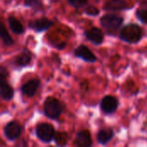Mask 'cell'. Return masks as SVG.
I'll return each instance as SVG.
<instances>
[{
  "mask_svg": "<svg viewBox=\"0 0 147 147\" xmlns=\"http://www.w3.org/2000/svg\"><path fill=\"white\" fill-rule=\"evenodd\" d=\"M142 28L139 25L134 23H130L124 26L120 32L121 40L129 44L138 43L142 39Z\"/></svg>",
  "mask_w": 147,
  "mask_h": 147,
  "instance_id": "obj_1",
  "label": "cell"
},
{
  "mask_svg": "<svg viewBox=\"0 0 147 147\" xmlns=\"http://www.w3.org/2000/svg\"><path fill=\"white\" fill-rule=\"evenodd\" d=\"M124 19L115 14H105L100 18L101 26L106 30L108 34L115 35L117 30L121 27Z\"/></svg>",
  "mask_w": 147,
  "mask_h": 147,
  "instance_id": "obj_2",
  "label": "cell"
},
{
  "mask_svg": "<svg viewBox=\"0 0 147 147\" xmlns=\"http://www.w3.org/2000/svg\"><path fill=\"white\" fill-rule=\"evenodd\" d=\"M43 112L47 118L51 120H57L63 112L62 103L58 99L49 96L44 102Z\"/></svg>",
  "mask_w": 147,
  "mask_h": 147,
  "instance_id": "obj_3",
  "label": "cell"
},
{
  "mask_svg": "<svg viewBox=\"0 0 147 147\" xmlns=\"http://www.w3.org/2000/svg\"><path fill=\"white\" fill-rule=\"evenodd\" d=\"M55 130L51 124L48 123H40L35 127V135L36 137L43 143L48 144L52 142L54 139Z\"/></svg>",
  "mask_w": 147,
  "mask_h": 147,
  "instance_id": "obj_4",
  "label": "cell"
},
{
  "mask_svg": "<svg viewBox=\"0 0 147 147\" xmlns=\"http://www.w3.org/2000/svg\"><path fill=\"white\" fill-rule=\"evenodd\" d=\"M22 133V127L20 123H18L16 121H12L8 122L4 128H3V134L7 140L9 141H13L17 140Z\"/></svg>",
  "mask_w": 147,
  "mask_h": 147,
  "instance_id": "obj_5",
  "label": "cell"
},
{
  "mask_svg": "<svg viewBox=\"0 0 147 147\" xmlns=\"http://www.w3.org/2000/svg\"><path fill=\"white\" fill-rule=\"evenodd\" d=\"M119 106V101L116 97L113 96H104L100 103V109L102 112L105 115H112L114 114Z\"/></svg>",
  "mask_w": 147,
  "mask_h": 147,
  "instance_id": "obj_6",
  "label": "cell"
},
{
  "mask_svg": "<svg viewBox=\"0 0 147 147\" xmlns=\"http://www.w3.org/2000/svg\"><path fill=\"white\" fill-rule=\"evenodd\" d=\"M53 25V22L46 17L31 20L28 22V28L37 33L45 32L48 30Z\"/></svg>",
  "mask_w": 147,
  "mask_h": 147,
  "instance_id": "obj_7",
  "label": "cell"
},
{
  "mask_svg": "<svg viewBox=\"0 0 147 147\" xmlns=\"http://www.w3.org/2000/svg\"><path fill=\"white\" fill-rule=\"evenodd\" d=\"M133 8L127 0H107L103 5V9L106 11H122Z\"/></svg>",
  "mask_w": 147,
  "mask_h": 147,
  "instance_id": "obj_8",
  "label": "cell"
},
{
  "mask_svg": "<svg viewBox=\"0 0 147 147\" xmlns=\"http://www.w3.org/2000/svg\"><path fill=\"white\" fill-rule=\"evenodd\" d=\"M74 55L78 58L83 59L85 62L89 63H94L97 60L96 55L90 51V48H88L84 45H80L78 46L75 50H74Z\"/></svg>",
  "mask_w": 147,
  "mask_h": 147,
  "instance_id": "obj_9",
  "label": "cell"
},
{
  "mask_svg": "<svg viewBox=\"0 0 147 147\" xmlns=\"http://www.w3.org/2000/svg\"><path fill=\"white\" fill-rule=\"evenodd\" d=\"M84 36L88 40L92 42L94 45L99 46L101 45L104 40V35L103 32L98 28H91L90 29H87L84 31Z\"/></svg>",
  "mask_w": 147,
  "mask_h": 147,
  "instance_id": "obj_10",
  "label": "cell"
},
{
  "mask_svg": "<svg viewBox=\"0 0 147 147\" xmlns=\"http://www.w3.org/2000/svg\"><path fill=\"white\" fill-rule=\"evenodd\" d=\"M73 145L77 147H90L93 145L90 133L88 130H83L76 134Z\"/></svg>",
  "mask_w": 147,
  "mask_h": 147,
  "instance_id": "obj_11",
  "label": "cell"
},
{
  "mask_svg": "<svg viewBox=\"0 0 147 147\" xmlns=\"http://www.w3.org/2000/svg\"><path fill=\"white\" fill-rule=\"evenodd\" d=\"M40 81L39 79H30L21 87V92L28 97H32L35 95L36 91L40 88Z\"/></svg>",
  "mask_w": 147,
  "mask_h": 147,
  "instance_id": "obj_12",
  "label": "cell"
},
{
  "mask_svg": "<svg viewBox=\"0 0 147 147\" xmlns=\"http://www.w3.org/2000/svg\"><path fill=\"white\" fill-rule=\"evenodd\" d=\"M32 61V53L28 49H24L15 59V65L20 68L26 67L30 65Z\"/></svg>",
  "mask_w": 147,
  "mask_h": 147,
  "instance_id": "obj_13",
  "label": "cell"
},
{
  "mask_svg": "<svg viewBox=\"0 0 147 147\" xmlns=\"http://www.w3.org/2000/svg\"><path fill=\"white\" fill-rule=\"evenodd\" d=\"M0 95L4 101H10L14 96V90L5 79H0Z\"/></svg>",
  "mask_w": 147,
  "mask_h": 147,
  "instance_id": "obj_14",
  "label": "cell"
},
{
  "mask_svg": "<svg viewBox=\"0 0 147 147\" xmlns=\"http://www.w3.org/2000/svg\"><path fill=\"white\" fill-rule=\"evenodd\" d=\"M115 136V133L111 128L102 129L97 133L96 140L100 145H107Z\"/></svg>",
  "mask_w": 147,
  "mask_h": 147,
  "instance_id": "obj_15",
  "label": "cell"
},
{
  "mask_svg": "<svg viewBox=\"0 0 147 147\" xmlns=\"http://www.w3.org/2000/svg\"><path fill=\"white\" fill-rule=\"evenodd\" d=\"M7 21H8V24H9V27L10 30L15 34H22L24 33L25 28H24L23 25L16 17H14V16H9Z\"/></svg>",
  "mask_w": 147,
  "mask_h": 147,
  "instance_id": "obj_16",
  "label": "cell"
},
{
  "mask_svg": "<svg viewBox=\"0 0 147 147\" xmlns=\"http://www.w3.org/2000/svg\"><path fill=\"white\" fill-rule=\"evenodd\" d=\"M0 36H1V40L4 46H8L10 47L12 46L15 42L14 40L11 38V36L9 35V34L8 33L5 26L3 23H1V28H0Z\"/></svg>",
  "mask_w": 147,
  "mask_h": 147,
  "instance_id": "obj_17",
  "label": "cell"
},
{
  "mask_svg": "<svg viewBox=\"0 0 147 147\" xmlns=\"http://www.w3.org/2000/svg\"><path fill=\"white\" fill-rule=\"evenodd\" d=\"M24 5L34 11H41L43 9V3L41 0H23Z\"/></svg>",
  "mask_w": 147,
  "mask_h": 147,
  "instance_id": "obj_18",
  "label": "cell"
},
{
  "mask_svg": "<svg viewBox=\"0 0 147 147\" xmlns=\"http://www.w3.org/2000/svg\"><path fill=\"white\" fill-rule=\"evenodd\" d=\"M55 144L59 146H65L67 145L68 142V135L65 133L56 132L53 139Z\"/></svg>",
  "mask_w": 147,
  "mask_h": 147,
  "instance_id": "obj_19",
  "label": "cell"
},
{
  "mask_svg": "<svg viewBox=\"0 0 147 147\" xmlns=\"http://www.w3.org/2000/svg\"><path fill=\"white\" fill-rule=\"evenodd\" d=\"M136 17L144 24H147V9H140L135 13Z\"/></svg>",
  "mask_w": 147,
  "mask_h": 147,
  "instance_id": "obj_20",
  "label": "cell"
},
{
  "mask_svg": "<svg viewBox=\"0 0 147 147\" xmlns=\"http://www.w3.org/2000/svg\"><path fill=\"white\" fill-rule=\"evenodd\" d=\"M84 13L89 16H97L100 14V10L95 6H88L84 9Z\"/></svg>",
  "mask_w": 147,
  "mask_h": 147,
  "instance_id": "obj_21",
  "label": "cell"
},
{
  "mask_svg": "<svg viewBox=\"0 0 147 147\" xmlns=\"http://www.w3.org/2000/svg\"><path fill=\"white\" fill-rule=\"evenodd\" d=\"M67 1L70 5H71L72 7H74L76 9L82 8V7L85 6L88 3V0H67Z\"/></svg>",
  "mask_w": 147,
  "mask_h": 147,
  "instance_id": "obj_22",
  "label": "cell"
},
{
  "mask_svg": "<svg viewBox=\"0 0 147 147\" xmlns=\"http://www.w3.org/2000/svg\"><path fill=\"white\" fill-rule=\"evenodd\" d=\"M8 71L4 66H1L0 68V79H5L8 76Z\"/></svg>",
  "mask_w": 147,
  "mask_h": 147,
  "instance_id": "obj_23",
  "label": "cell"
}]
</instances>
